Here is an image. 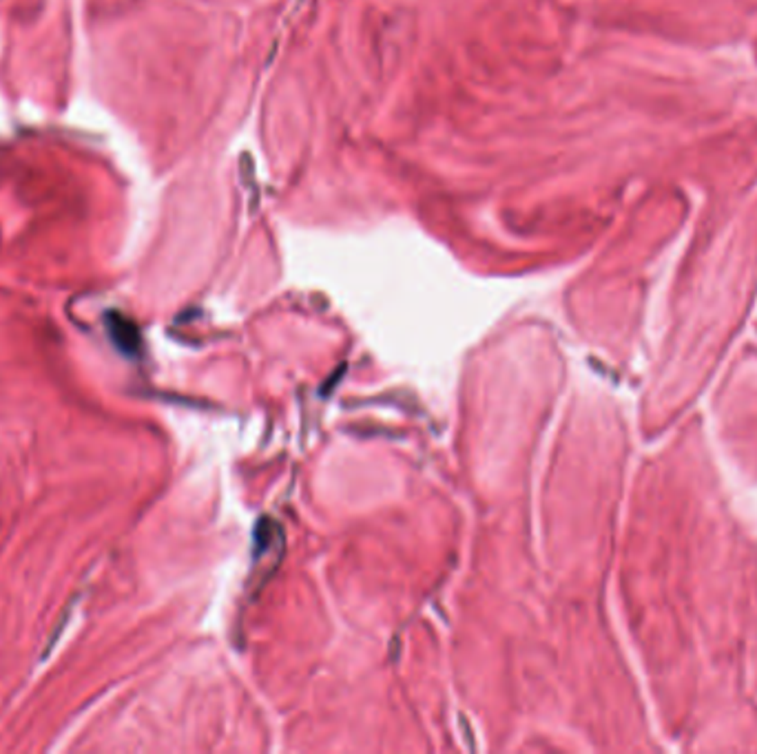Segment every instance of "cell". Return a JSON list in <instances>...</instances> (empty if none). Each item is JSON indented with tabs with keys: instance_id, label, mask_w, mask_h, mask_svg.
<instances>
[{
	"instance_id": "1",
	"label": "cell",
	"mask_w": 757,
	"mask_h": 754,
	"mask_svg": "<svg viewBox=\"0 0 757 754\" xmlns=\"http://www.w3.org/2000/svg\"><path fill=\"white\" fill-rule=\"evenodd\" d=\"M107 326H109L111 341H113L115 346L120 347V350L127 352V355H133V352H138L140 337H138V330H136V326H133V323H129L124 317H118V314H109Z\"/></svg>"
}]
</instances>
